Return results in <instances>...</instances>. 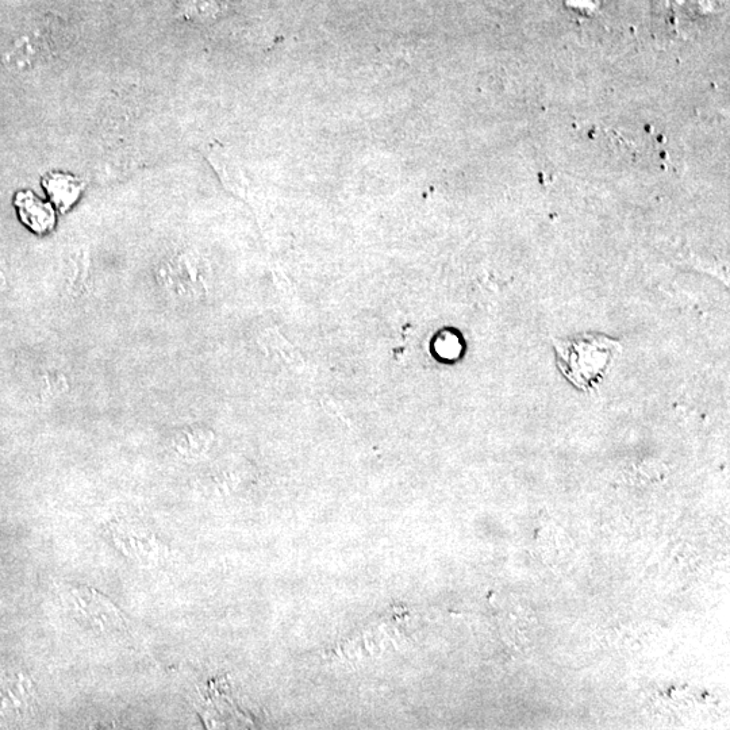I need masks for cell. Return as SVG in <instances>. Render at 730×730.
<instances>
[{"label":"cell","mask_w":730,"mask_h":730,"mask_svg":"<svg viewBox=\"0 0 730 730\" xmlns=\"http://www.w3.org/2000/svg\"><path fill=\"white\" fill-rule=\"evenodd\" d=\"M15 206L18 207L23 224L29 226L33 232L44 234L55 226L56 217L52 206L34 197L33 192H19L15 198Z\"/></svg>","instance_id":"obj_5"},{"label":"cell","mask_w":730,"mask_h":730,"mask_svg":"<svg viewBox=\"0 0 730 730\" xmlns=\"http://www.w3.org/2000/svg\"><path fill=\"white\" fill-rule=\"evenodd\" d=\"M213 434L202 428L180 430L175 434L172 445L180 455L194 457L202 455L209 448Z\"/></svg>","instance_id":"obj_6"},{"label":"cell","mask_w":730,"mask_h":730,"mask_svg":"<svg viewBox=\"0 0 730 730\" xmlns=\"http://www.w3.org/2000/svg\"><path fill=\"white\" fill-rule=\"evenodd\" d=\"M205 156L226 190L232 192L234 197L247 198V179L236 157L230 155L224 146L217 144L206 145Z\"/></svg>","instance_id":"obj_3"},{"label":"cell","mask_w":730,"mask_h":730,"mask_svg":"<svg viewBox=\"0 0 730 730\" xmlns=\"http://www.w3.org/2000/svg\"><path fill=\"white\" fill-rule=\"evenodd\" d=\"M556 361L560 371L576 388L594 390L605 379L614 360L621 352V345L603 334L555 340Z\"/></svg>","instance_id":"obj_1"},{"label":"cell","mask_w":730,"mask_h":730,"mask_svg":"<svg viewBox=\"0 0 730 730\" xmlns=\"http://www.w3.org/2000/svg\"><path fill=\"white\" fill-rule=\"evenodd\" d=\"M44 59V41L34 34H25L6 49L2 60L11 71L28 73L36 71Z\"/></svg>","instance_id":"obj_4"},{"label":"cell","mask_w":730,"mask_h":730,"mask_svg":"<svg viewBox=\"0 0 730 730\" xmlns=\"http://www.w3.org/2000/svg\"><path fill=\"white\" fill-rule=\"evenodd\" d=\"M45 186L46 191L51 195L52 201L61 210L69 209L72 203L78 199L80 190H82L78 180L63 175L51 176L46 180Z\"/></svg>","instance_id":"obj_8"},{"label":"cell","mask_w":730,"mask_h":730,"mask_svg":"<svg viewBox=\"0 0 730 730\" xmlns=\"http://www.w3.org/2000/svg\"><path fill=\"white\" fill-rule=\"evenodd\" d=\"M261 343H263L267 352L271 356H274L276 360L280 361V363L286 364L291 368H297V370L303 367L302 356L299 355L297 349L288 343L282 334L274 332V330H268V332H265Z\"/></svg>","instance_id":"obj_7"},{"label":"cell","mask_w":730,"mask_h":730,"mask_svg":"<svg viewBox=\"0 0 730 730\" xmlns=\"http://www.w3.org/2000/svg\"><path fill=\"white\" fill-rule=\"evenodd\" d=\"M213 5V0H188L186 9L190 17L203 18L213 13Z\"/></svg>","instance_id":"obj_9"},{"label":"cell","mask_w":730,"mask_h":730,"mask_svg":"<svg viewBox=\"0 0 730 730\" xmlns=\"http://www.w3.org/2000/svg\"><path fill=\"white\" fill-rule=\"evenodd\" d=\"M68 601L75 616L96 632L115 633L128 628V620L119 607L90 587H73Z\"/></svg>","instance_id":"obj_2"}]
</instances>
